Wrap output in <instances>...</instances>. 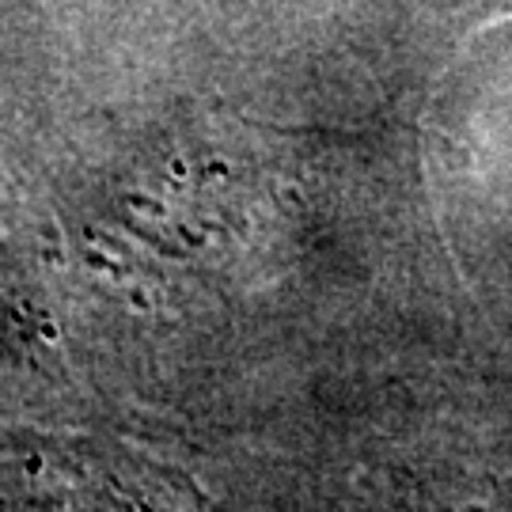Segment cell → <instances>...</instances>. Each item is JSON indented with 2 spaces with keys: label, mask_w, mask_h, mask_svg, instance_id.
Segmentation results:
<instances>
[{
  "label": "cell",
  "mask_w": 512,
  "mask_h": 512,
  "mask_svg": "<svg viewBox=\"0 0 512 512\" xmlns=\"http://www.w3.org/2000/svg\"><path fill=\"white\" fill-rule=\"evenodd\" d=\"M494 23H512V0H490L482 27H494Z\"/></svg>",
  "instance_id": "cell-1"
}]
</instances>
